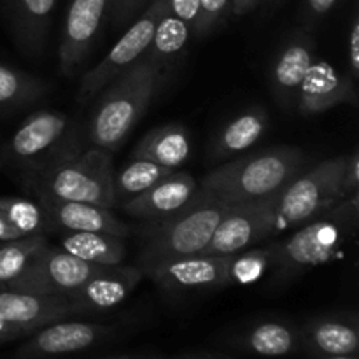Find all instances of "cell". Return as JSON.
<instances>
[{
	"label": "cell",
	"instance_id": "cell-13",
	"mask_svg": "<svg viewBox=\"0 0 359 359\" xmlns=\"http://www.w3.org/2000/svg\"><path fill=\"white\" fill-rule=\"evenodd\" d=\"M109 13V0H70L58 46L60 72L74 77L90 56L102 21Z\"/></svg>",
	"mask_w": 359,
	"mask_h": 359
},
{
	"label": "cell",
	"instance_id": "cell-6",
	"mask_svg": "<svg viewBox=\"0 0 359 359\" xmlns=\"http://www.w3.org/2000/svg\"><path fill=\"white\" fill-rule=\"evenodd\" d=\"M346 154L304 168L279 193L269 196L276 233L294 230L340 203Z\"/></svg>",
	"mask_w": 359,
	"mask_h": 359
},
{
	"label": "cell",
	"instance_id": "cell-20",
	"mask_svg": "<svg viewBox=\"0 0 359 359\" xmlns=\"http://www.w3.org/2000/svg\"><path fill=\"white\" fill-rule=\"evenodd\" d=\"M44 207L53 231H97V233H111L116 237L126 238L130 235V226L123 223L112 209L97 205V203L67 202V200L46 198L35 196Z\"/></svg>",
	"mask_w": 359,
	"mask_h": 359
},
{
	"label": "cell",
	"instance_id": "cell-22",
	"mask_svg": "<svg viewBox=\"0 0 359 359\" xmlns=\"http://www.w3.org/2000/svg\"><path fill=\"white\" fill-rule=\"evenodd\" d=\"M58 0H7L9 27L18 49L28 58L44 53Z\"/></svg>",
	"mask_w": 359,
	"mask_h": 359
},
{
	"label": "cell",
	"instance_id": "cell-38",
	"mask_svg": "<svg viewBox=\"0 0 359 359\" xmlns=\"http://www.w3.org/2000/svg\"><path fill=\"white\" fill-rule=\"evenodd\" d=\"M32 330L25 328V326L14 325V323L7 321V319L0 318V344L13 342V340L23 339V337L32 335Z\"/></svg>",
	"mask_w": 359,
	"mask_h": 359
},
{
	"label": "cell",
	"instance_id": "cell-2",
	"mask_svg": "<svg viewBox=\"0 0 359 359\" xmlns=\"http://www.w3.org/2000/svg\"><path fill=\"white\" fill-rule=\"evenodd\" d=\"M163 67L147 56L109 83L97 95V104L88 123V139L93 146L114 153L163 84Z\"/></svg>",
	"mask_w": 359,
	"mask_h": 359
},
{
	"label": "cell",
	"instance_id": "cell-37",
	"mask_svg": "<svg viewBox=\"0 0 359 359\" xmlns=\"http://www.w3.org/2000/svg\"><path fill=\"white\" fill-rule=\"evenodd\" d=\"M167 2L168 11H170L172 14H175L179 20L188 23L193 30L196 23V18H198L200 0H167Z\"/></svg>",
	"mask_w": 359,
	"mask_h": 359
},
{
	"label": "cell",
	"instance_id": "cell-36",
	"mask_svg": "<svg viewBox=\"0 0 359 359\" xmlns=\"http://www.w3.org/2000/svg\"><path fill=\"white\" fill-rule=\"evenodd\" d=\"M339 0H304V21L307 28L316 27L333 7L337 6Z\"/></svg>",
	"mask_w": 359,
	"mask_h": 359
},
{
	"label": "cell",
	"instance_id": "cell-4",
	"mask_svg": "<svg viewBox=\"0 0 359 359\" xmlns=\"http://www.w3.org/2000/svg\"><path fill=\"white\" fill-rule=\"evenodd\" d=\"M112 175V153L93 146L84 151H70L37 170L23 172L21 177L35 196L114 209Z\"/></svg>",
	"mask_w": 359,
	"mask_h": 359
},
{
	"label": "cell",
	"instance_id": "cell-30",
	"mask_svg": "<svg viewBox=\"0 0 359 359\" xmlns=\"http://www.w3.org/2000/svg\"><path fill=\"white\" fill-rule=\"evenodd\" d=\"M0 214L23 235H49L53 231L48 214L37 198L0 196Z\"/></svg>",
	"mask_w": 359,
	"mask_h": 359
},
{
	"label": "cell",
	"instance_id": "cell-33",
	"mask_svg": "<svg viewBox=\"0 0 359 359\" xmlns=\"http://www.w3.org/2000/svg\"><path fill=\"white\" fill-rule=\"evenodd\" d=\"M342 193L344 198L359 196V151L346 154V163L342 172Z\"/></svg>",
	"mask_w": 359,
	"mask_h": 359
},
{
	"label": "cell",
	"instance_id": "cell-41",
	"mask_svg": "<svg viewBox=\"0 0 359 359\" xmlns=\"http://www.w3.org/2000/svg\"><path fill=\"white\" fill-rule=\"evenodd\" d=\"M100 359H168V358L158 353H137V354H121V356L100 358Z\"/></svg>",
	"mask_w": 359,
	"mask_h": 359
},
{
	"label": "cell",
	"instance_id": "cell-26",
	"mask_svg": "<svg viewBox=\"0 0 359 359\" xmlns=\"http://www.w3.org/2000/svg\"><path fill=\"white\" fill-rule=\"evenodd\" d=\"M46 79L16 67L0 63V116H9L30 107L51 91Z\"/></svg>",
	"mask_w": 359,
	"mask_h": 359
},
{
	"label": "cell",
	"instance_id": "cell-31",
	"mask_svg": "<svg viewBox=\"0 0 359 359\" xmlns=\"http://www.w3.org/2000/svg\"><path fill=\"white\" fill-rule=\"evenodd\" d=\"M272 244L228 255V286H248L262 279L270 269Z\"/></svg>",
	"mask_w": 359,
	"mask_h": 359
},
{
	"label": "cell",
	"instance_id": "cell-14",
	"mask_svg": "<svg viewBox=\"0 0 359 359\" xmlns=\"http://www.w3.org/2000/svg\"><path fill=\"white\" fill-rule=\"evenodd\" d=\"M142 277V269L137 265L119 263L114 266H102L67 297L72 305L74 318L105 314L119 307L135 291Z\"/></svg>",
	"mask_w": 359,
	"mask_h": 359
},
{
	"label": "cell",
	"instance_id": "cell-43",
	"mask_svg": "<svg viewBox=\"0 0 359 359\" xmlns=\"http://www.w3.org/2000/svg\"><path fill=\"white\" fill-rule=\"evenodd\" d=\"M321 359H358L356 354H351V356H330V358H321Z\"/></svg>",
	"mask_w": 359,
	"mask_h": 359
},
{
	"label": "cell",
	"instance_id": "cell-27",
	"mask_svg": "<svg viewBox=\"0 0 359 359\" xmlns=\"http://www.w3.org/2000/svg\"><path fill=\"white\" fill-rule=\"evenodd\" d=\"M172 172L175 170H168L154 161L132 158L125 167L119 168L112 175V193H114L116 207L142 195Z\"/></svg>",
	"mask_w": 359,
	"mask_h": 359
},
{
	"label": "cell",
	"instance_id": "cell-12",
	"mask_svg": "<svg viewBox=\"0 0 359 359\" xmlns=\"http://www.w3.org/2000/svg\"><path fill=\"white\" fill-rule=\"evenodd\" d=\"M276 235V223L269 198L233 203L216 226L212 238L202 255H233Z\"/></svg>",
	"mask_w": 359,
	"mask_h": 359
},
{
	"label": "cell",
	"instance_id": "cell-28",
	"mask_svg": "<svg viewBox=\"0 0 359 359\" xmlns=\"http://www.w3.org/2000/svg\"><path fill=\"white\" fill-rule=\"evenodd\" d=\"M191 32V27L179 20L175 14H172L167 7L163 16L156 23L153 41H151L146 56L165 69L168 63L174 62L181 55Z\"/></svg>",
	"mask_w": 359,
	"mask_h": 359
},
{
	"label": "cell",
	"instance_id": "cell-10",
	"mask_svg": "<svg viewBox=\"0 0 359 359\" xmlns=\"http://www.w3.org/2000/svg\"><path fill=\"white\" fill-rule=\"evenodd\" d=\"M100 269L102 266L91 265L69 255L60 245L46 244L25 269V272L4 287L25 291V293L67 298Z\"/></svg>",
	"mask_w": 359,
	"mask_h": 359
},
{
	"label": "cell",
	"instance_id": "cell-19",
	"mask_svg": "<svg viewBox=\"0 0 359 359\" xmlns=\"http://www.w3.org/2000/svg\"><path fill=\"white\" fill-rule=\"evenodd\" d=\"M196 193H198L196 179L191 174L175 170L142 195L119 207L130 217L146 223H158L184 209L195 198Z\"/></svg>",
	"mask_w": 359,
	"mask_h": 359
},
{
	"label": "cell",
	"instance_id": "cell-29",
	"mask_svg": "<svg viewBox=\"0 0 359 359\" xmlns=\"http://www.w3.org/2000/svg\"><path fill=\"white\" fill-rule=\"evenodd\" d=\"M49 244L48 235H25L0 244V287L13 283L25 272L32 259Z\"/></svg>",
	"mask_w": 359,
	"mask_h": 359
},
{
	"label": "cell",
	"instance_id": "cell-32",
	"mask_svg": "<svg viewBox=\"0 0 359 359\" xmlns=\"http://www.w3.org/2000/svg\"><path fill=\"white\" fill-rule=\"evenodd\" d=\"M228 6H230V0H200L198 18H196L193 34L196 37H205L219 23Z\"/></svg>",
	"mask_w": 359,
	"mask_h": 359
},
{
	"label": "cell",
	"instance_id": "cell-11",
	"mask_svg": "<svg viewBox=\"0 0 359 359\" xmlns=\"http://www.w3.org/2000/svg\"><path fill=\"white\" fill-rule=\"evenodd\" d=\"M161 291L172 297H191L228 286V256L195 255L167 259L144 272Z\"/></svg>",
	"mask_w": 359,
	"mask_h": 359
},
{
	"label": "cell",
	"instance_id": "cell-7",
	"mask_svg": "<svg viewBox=\"0 0 359 359\" xmlns=\"http://www.w3.org/2000/svg\"><path fill=\"white\" fill-rule=\"evenodd\" d=\"M76 149H79L76 123L63 112L41 109L32 112L9 137L0 151V163L6 161L23 174Z\"/></svg>",
	"mask_w": 359,
	"mask_h": 359
},
{
	"label": "cell",
	"instance_id": "cell-34",
	"mask_svg": "<svg viewBox=\"0 0 359 359\" xmlns=\"http://www.w3.org/2000/svg\"><path fill=\"white\" fill-rule=\"evenodd\" d=\"M149 0H109V13L112 23L126 25L135 18V14L142 9Z\"/></svg>",
	"mask_w": 359,
	"mask_h": 359
},
{
	"label": "cell",
	"instance_id": "cell-16",
	"mask_svg": "<svg viewBox=\"0 0 359 359\" xmlns=\"http://www.w3.org/2000/svg\"><path fill=\"white\" fill-rule=\"evenodd\" d=\"M339 105H358L356 83L333 63L316 58L309 67L297 97V111L302 116L323 114Z\"/></svg>",
	"mask_w": 359,
	"mask_h": 359
},
{
	"label": "cell",
	"instance_id": "cell-35",
	"mask_svg": "<svg viewBox=\"0 0 359 359\" xmlns=\"http://www.w3.org/2000/svg\"><path fill=\"white\" fill-rule=\"evenodd\" d=\"M347 63H349V72L354 81L359 77V16L354 13L351 21L349 34H347Z\"/></svg>",
	"mask_w": 359,
	"mask_h": 359
},
{
	"label": "cell",
	"instance_id": "cell-3",
	"mask_svg": "<svg viewBox=\"0 0 359 359\" xmlns=\"http://www.w3.org/2000/svg\"><path fill=\"white\" fill-rule=\"evenodd\" d=\"M307 154L298 147H269L219 165L198 186L224 203H245L269 198L307 168Z\"/></svg>",
	"mask_w": 359,
	"mask_h": 359
},
{
	"label": "cell",
	"instance_id": "cell-8",
	"mask_svg": "<svg viewBox=\"0 0 359 359\" xmlns=\"http://www.w3.org/2000/svg\"><path fill=\"white\" fill-rule=\"evenodd\" d=\"M167 0H153L146 7L137 20L130 25L128 30L123 34V37L111 48V51L100 60L95 67L83 74L79 84V100L88 102L97 98V95L107 86L109 83L132 69L139 60L146 56L153 41L154 28L163 13L167 11Z\"/></svg>",
	"mask_w": 359,
	"mask_h": 359
},
{
	"label": "cell",
	"instance_id": "cell-15",
	"mask_svg": "<svg viewBox=\"0 0 359 359\" xmlns=\"http://www.w3.org/2000/svg\"><path fill=\"white\" fill-rule=\"evenodd\" d=\"M223 342L238 353L262 358H286L304 353L300 325L277 316L244 323L228 333Z\"/></svg>",
	"mask_w": 359,
	"mask_h": 359
},
{
	"label": "cell",
	"instance_id": "cell-17",
	"mask_svg": "<svg viewBox=\"0 0 359 359\" xmlns=\"http://www.w3.org/2000/svg\"><path fill=\"white\" fill-rule=\"evenodd\" d=\"M316 60V44L307 30H294L284 39L270 65V90L284 111H294L300 84Z\"/></svg>",
	"mask_w": 359,
	"mask_h": 359
},
{
	"label": "cell",
	"instance_id": "cell-5",
	"mask_svg": "<svg viewBox=\"0 0 359 359\" xmlns=\"http://www.w3.org/2000/svg\"><path fill=\"white\" fill-rule=\"evenodd\" d=\"M198 188L195 198L174 216L149 223L142 237L139 265L142 272L167 259L202 255L209 245L214 230L230 209Z\"/></svg>",
	"mask_w": 359,
	"mask_h": 359
},
{
	"label": "cell",
	"instance_id": "cell-24",
	"mask_svg": "<svg viewBox=\"0 0 359 359\" xmlns=\"http://www.w3.org/2000/svg\"><path fill=\"white\" fill-rule=\"evenodd\" d=\"M193 142L188 130L177 123L156 126L140 139L132 158L149 160L168 170H179L191 156Z\"/></svg>",
	"mask_w": 359,
	"mask_h": 359
},
{
	"label": "cell",
	"instance_id": "cell-42",
	"mask_svg": "<svg viewBox=\"0 0 359 359\" xmlns=\"http://www.w3.org/2000/svg\"><path fill=\"white\" fill-rule=\"evenodd\" d=\"M168 359H235L224 354H210V353H191V354H182V356H174Z\"/></svg>",
	"mask_w": 359,
	"mask_h": 359
},
{
	"label": "cell",
	"instance_id": "cell-9",
	"mask_svg": "<svg viewBox=\"0 0 359 359\" xmlns=\"http://www.w3.org/2000/svg\"><path fill=\"white\" fill-rule=\"evenodd\" d=\"M123 328L119 325L83 319H60L35 330L16 351V359H60L86 353L112 342Z\"/></svg>",
	"mask_w": 359,
	"mask_h": 359
},
{
	"label": "cell",
	"instance_id": "cell-21",
	"mask_svg": "<svg viewBox=\"0 0 359 359\" xmlns=\"http://www.w3.org/2000/svg\"><path fill=\"white\" fill-rule=\"evenodd\" d=\"M0 318L35 332L49 323L74 318V311L65 297H48L0 287Z\"/></svg>",
	"mask_w": 359,
	"mask_h": 359
},
{
	"label": "cell",
	"instance_id": "cell-23",
	"mask_svg": "<svg viewBox=\"0 0 359 359\" xmlns=\"http://www.w3.org/2000/svg\"><path fill=\"white\" fill-rule=\"evenodd\" d=\"M269 125V112L263 107L244 109L217 130L210 144V156L224 160L245 153L265 137Z\"/></svg>",
	"mask_w": 359,
	"mask_h": 359
},
{
	"label": "cell",
	"instance_id": "cell-1",
	"mask_svg": "<svg viewBox=\"0 0 359 359\" xmlns=\"http://www.w3.org/2000/svg\"><path fill=\"white\" fill-rule=\"evenodd\" d=\"M358 219L359 196L346 198L328 212L294 228L284 241L272 244L270 287L284 290L311 270L339 259L356 233Z\"/></svg>",
	"mask_w": 359,
	"mask_h": 359
},
{
	"label": "cell",
	"instance_id": "cell-25",
	"mask_svg": "<svg viewBox=\"0 0 359 359\" xmlns=\"http://www.w3.org/2000/svg\"><path fill=\"white\" fill-rule=\"evenodd\" d=\"M60 248L97 266H114L126 256L125 238L97 231H62Z\"/></svg>",
	"mask_w": 359,
	"mask_h": 359
},
{
	"label": "cell",
	"instance_id": "cell-39",
	"mask_svg": "<svg viewBox=\"0 0 359 359\" xmlns=\"http://www.w3.org/2000/svg\"><path fill=\"white\" fill-rule=\"evenodd\" d=\"M20 237H25V235L20 233V231H18L16 228H14L13 224H11L9 221L0 214V242L14 241V238H20Z\"/></svg>",
	"mask_w": 359,
	"mask_h": 359
},
{
	"label": "cell",
	"instance_id": "cell-40",
	"mask_svg": "<svg viewBox=\"0 0 359 359\" xmlns=\"http://www.w3.org/2000/svg\"><path fill=\"white\" fill-rule=\"evenodd\" d=\"M258 2L259 0H230V6L235 16H244V14L251 13L258 6Z\"/></svg>",
	"mask_w": 359,
	"mask_h": 359
},
{
	"label": "cell",
	"instance_id": "cell-18",
	"mask_svg": "<svg viewBox=\"0 0 359 359\" xmlns=\"http://www.w3.org/2000/svg\"><path fill=\"white\" fill-rule=\"evenodd\" d=\"M304 353L311 359L358 354L356 312H326L300 325Z\"/></svg>",
	"mask_w": 359,
	"mask_h": 359
}]
</instances>
